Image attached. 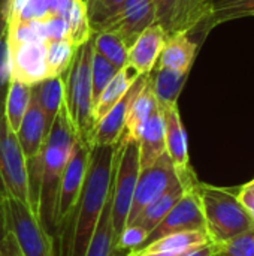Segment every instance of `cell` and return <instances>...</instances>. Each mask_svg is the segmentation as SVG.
<instances>
[{
  "label": "cell",
  "mask_w": 254,
  "mask_h": 256,
  "mask_svg": "<svg viewBox=\"0 0 254 256\" xmlns=\"http://www.w3.org/2000/svg\"><path fill=\"white\" fill-rule=\"evenodd\" d=\"M115 171V146H93L79 200L57 230L60 256H85L102 214Z\"/></svg>",
  "instance_id": "1"
},
{
  "label": "cell",
  "mask_w": 254,
  "mask_h": 256,
  "mask_svg": "<svg viewBox=\"0 0 254 256\" xmlns=\"http://www.w3.org/2000/svg\"><path fill=\"white\" fill-rule=\"evenodd\" d=\"M76 140L78 136L75 129L64 106H61L49 126L46 140L39 154L40 184L37 216L49 236L55 231V212L61 176Z\"/></svg>",
  "instance_id": "2"
},
{
  "label": "cell",
  "mask_w": 254,
  "mask_h": 256,
  "mask_svg": "<svg viewBox=\"0 0 254 256\" xmlns=\"http://www.w3.org/2000/svg\"><path fill=\"white\" fill-rule=\"evenodd\" d=\"M93 36L75 50L72 63L64 74V100L63 106L75 129L78 140L91 147V138L96 128L94 100L91 86V57Z\"/></svg>",
  "instance_id": "3"
},
{
  "label": "cell",
  "mask_w": 254,
  "mask_h": 256,
  "mask_svg": "<svg viewBox=\"0 0 254 256\" xmlns=\"http://www.w3.org/2000/svg\"><path fill=\"white\" fill-rule=\"evenodd\" d=\"M205 231L213 244L228 242L254 228V220L234 189L198 183Z\"/></svg>",
  "instance_id": "4"
},
{
  "label": "cell",
  "mask_w": 254,
  "mask_h": 256,
  "mask_svg": "<svg viewBox=\"0 0 254 256\" xmlns=\"http://www.w3.org/2000/svg\"><path fill=\"white\" fill-rule=\"evenodd\" d=\"M139 172V142L136 140L121 136L115 144V171L112 180L114 244L127 225Z\"/></svg>",
  "instance_id": "5"
},
{
  "label": "cell",
  "mask_w": 254,
  "mask_h": 256,
  "mask_svg": "<svg viewBox=\"0 0 254 256\" xmlns=\"http://www.w3.org/2000/svg\"><path fill=\"white\" fill-rule=\"evenodd\" d=\"M3 207L6 230L13 236L22 256H54L51 236L27 202L4 198Z\"/></svg>",
  "instance_id": "6"
},
{
  "label": "cell",
  "mask_w": 254,
  "mask_h": 256,
  "mask_svg": "<svg viewBox=\"0 0 254 256\" xmlns=\"http://www.w3.org/2000/svg\"><path fill=\"white\" fill-rule=\"evenodd\" d=\"M0 196L16 198L28 204L27 166L15 132L0 111Z\"/></svg>",
  "instance_id": "7"
},
{
  "label": "cell",
  "mask_w": 254,
  "mask_h": 256,
  "mask_svg": "<svg viewBox=\"0 0 254 256\" xmlns=\"http://www.w3.org/2000/svg\"><path fill=\"white\" fill-rule=\"evenodd\" d=\"M156 24L166 36L178 33H192L204 28L210 30L211 0H154Z\"/></svg>",
  "instance_id": "8"
},
{
  "label": "cell",
  "mask_w": 254,
  "mask_h": 256,
  "mask_svg": "<svg viewBox=\"0 0 254 256\" xmlns=\"http://www.w3.org/2000/svg\"><path fill=\"white\" fill-rule=\"evenodd\" d=\"M181 183L177 174V170L169 159L168 153L165 152L153 165L141 170L135 195H133V202L130 207L127 225L153 201H156L159 196H162L165 192H168L171 188L175 184ZM126 225V226H127Z\"/></svg>",
  "instance_id": "9"
},
{
  "label": "cell",
  "mask_w": 254,
  "mask_h": 256,
  "mask_svg": "<svg viewBox=\"0 0 254 256\" xmlns=\"http://www.w3.org/2000/svg\"><path fill=\"white\" fill-rule=\"evenodd\" d=\"M90 150L91 147L81 140H76L72 153L69 156V160L66 164V168L61 176L60 189H58V198H57V212H55V231L64 224V220L69 218L72 210L75 208L88 168V159H90Z\"/></svg>",
  "instance_id": "10"
},
{
  "label": "cell",
  "mask_w": 254,
  "mask_h": 256,
  "mask_svg": "<svg viewBox=\"0 0 254 256\" xmlns=\"http://www.w3.org/2000/svg\"><path fill=\"white\" fill-rule=\"evenodd\" d=\"M165 118V144L166 153L172 160L178 178L186 188V190L198 186L199 180L195 174V170L190 165L189 156V141L181 116L178 111V104L169 106H160Z\"/></svg>",
  "instance_id": "11"
},
{
  "label": "cell",
  "mask_w": 254,
  "mask_h": 256,
  "mask_svg": "<svg viewBox=\"0 0 254 256\" xmlns=\"http://www.w3.org/2000/svg\"><path fill=\"white\" fill-rule=\"evenodd\" d=\"M184 231H205V219L198 194V186L183 194V196L175 202V206L162 219V222L148 234L142 248L165 236Z\"/></svg>",
  "instance_id": "12"
},
{
  "label": "cell",
  "mask_w": 254,
  "mask_h": 256,
  "mask_svg": "<svg viewBox=\"0 0 254 256\" xmlns=\"http://www.w3.org/2000/svg\"><path fill=\"white\" fill-rule=\"evenodd\" d=\"M10 80L28 87L48 78L45 42H27L9 45Z\"/></svg>",
  "instance_id": "13"
},
{
  "label": "cell",
  "mask_w": 254,
  "mask_h": 256,
  "mask_svg": "<svg viewBox=\"0 0 254 256\" xmlns=\"http://www.w3.org/2000/svg\"><path fill=\"white\" fill-rule=\"evenodd\" d=\"M156 22L154 0H124L120 12L102 30L114 32L130 48L136 38Z\"/></svg>",
  "instance_id": "14"
},
{
  "label": "cell",
  "mask_w": 254,
  "mask_h": 256,
  "mask_svg": "<svg viewBox=\"0 0 254 256\" xmlns=\"http://www.w3.org/2000/svg\"><path fill=\"white\" fill-rule=\"evenodd\" d=\"M148 78H150V74L139 75L138 80L127 90V93L97 122L94 132H93V138H91V147L93 146H115L120 141L124 132L129 108L133 99L136 98V94L147 84Z\"/></svg>",
  "instance_id": "15"
},
{
  "label": "cell",
  "mask_w": 254,
  "mask_h": 256,
  "mask_svg": "<svg viewBox=\"0 0 254 256\" xmlns=\"http://www.w3.org/2000/svg\"><path fill=\"white\" fill-rule=\"evenodd\" d=\"M48 130H49L48 120L42 108L39 106L36 98L31 94L30 105L21 120L18 130L15 132L21 152L25 158V162L39 156L43 142L46 140Z\"/></svg>",
  "instance_id": "16"
},
{
  "label": "cell",
  "mask_w": 254,
  "mask_h": 256,
  "mask_svg": "<svg viewBox=\"0 0 254 256\" xmlns=\"http://www.w3.org/2000/svg\"><path fill=\"white\" fill-rule=\"evenodd\" d=\"M166 33L159 24H151L147 27L129 48L127 64L138 70L139 75L150 74L165 48L166 44Z\"/></svg>",
  "instance_id": "17"
},
{
  "label": "cell",
  "mask_w": 254,
  "mask_h": 256,
  "mask_svg": "<svg viewBox=\"0 0 254 256\" xmlns=\"http://www.w3.org/2000/svg\"><path fill=\"white\" fill-rule=\"evenodd\" d=\"M139 142V165L141 170L153 165L165 152V118L160 106L150 116L142 126L138 138Z\"/></svg>",
  "instance_id": "18"
},
{
  "label": "cell",
  "mask_w": 254,
  "mask_h": 256,
  "mask_svg": "<svg viewBox=\"0 0 254 256\" xmlns=\"http://www.w3.org/2000/svg\"><path fill=\"white\" fill-rule=\"evenodd\" d=\"M198 42L190 38V33H178L166 39L165 48L156 66L169 68L178 72H190L196 57Z\"/></svg>",
  "instance_id": "19"
},
{
  "label": "cell",
  "mask_w": 254,
  "mask_h": 256,
  "mask_svg": "<svg viewBox=\"0 0 254 256\" xmlns=\"http://www.w3.org/2000/svg\"><path fill=\"white\" fill-rule=\"evenodd\" d=\"M157 108H159V102L156 99V94H154V90H153V86H151V80L148 78L147 84L136 94V98L133 99V102H132V105L129 108L124 132H123L121 136L132 138V140L138 141L139 134L142 130V126L145 124V122L150 118V116Z\"/></svg>",
  "instance_id": "20"
},
{
  "label": "cell",
  "mask_w": 254,
  "mask_h": 256,
  "mask_svg": "<svg viewBox=\"0 0 254 256\" xmlns=\"http://www.w3.org/2000/svg\"><path fill=\"white\" fill-rule=\"evenodd\" d=\"M187 76V72H178L162 66H156L150 72L151 86L159 106H169L178 104V96L186 84Z\"/></svg>",
  "instance_id": "21"
},
{
  "label": "cell",
  "mask_w": 254,
  "mask_h": 256,
  "mask_svg": "<svg viewBox=\"0 0 254 256\" xmlns=\"http://www.w3.org/2000/svg\"><path fill=\"white\" fill-rule=\"evenodd\" d=\"M138 76H139L138 70L129 64H126L115 74V76L109 81V84L105 87V90L102 92V94L99 96V99L94 104L93 116H94L96 124L127 93V90L132 87V84L138 80Z\"/></svg>",
  "instance_id": "22"
},
{
  "label": "cell",
  "mask_w": 254,
  "mask_h": 256,
  "mask_svg": "<svg viewBox=\"0 0 254 256\" xmlns=\"http://www.w3.org/2000/svg\"><path fill=\"white\" fill-rule=\"evenodd\" d=\"M211 243L207 231H184V232H175L165 236L145 248L139 249L141 252H162V254H172V255L181 256L196 248L205 246ZM136 252V250H135Z\"/></svg>",
  "instance_id": "23"
},
{
  "label": "cell",
  "mask_w": 254,
  "mask_h": 256,
  "mask_svg": "<svg viewBox=\"0 0 254 256\" xmlns=\"http://www.w3.org/2000/svg\"><path fill=\"white\" fill-rule=\"evenodd\" d=\"M184 192H186V188L183 186V183L175 184L162 196H159L156 201L148 204L129 225H136L150 234L162 222V219L169 213V210L175 206V202L183 196Z\"/></svg>",
  "instance_id": "24"
},
{
  "label": "cell",
  "mask_w": 254,
  "mask_h": 256,
  "mask_svg": "<svg viewBox=\"0 0 254 256\" xmlns=\"http://www.w3.org/2000/svg\"><path fill=\"white\" fill-rule=\"evenodd\" d=\"M31 94L36 98L39 106L42 108L48 124L51 126L54 117L63 106L64 100V75L48 76L43 81L31 87Z\"/></svg>",
  "instance_id": "25"
},
{
  "label": "cell",
  "mask_w": 254,
  "mask_h": 256,
  "mask_svg": "<svg viewBox=\"0 0 254 256\" xmlns=\"http://www.w3.org/2000/svg\"><path fill=\"white\" fill-rule=\"evenodd\" d=\"M114 226H112V186L105 201L102 214L88 243L85 256H112Z\"/></svg>",
  "instance_id": "26"
},
{
  "label": "cell",
  "mask_w": 254,
  "mask_h": 256,
  "mask_svg": "<svg viewBox=\"0 0 254 256\" xmlns=\"http://www.w3.org/2000/svg\"><path fill=\"white\" fill-rule=\"evenodd\" d=\"M30 99H31V87L10 80L7 92H6V98H4L3 112H4L7 126L10 128L12 132L18 130L21 120L30 105Z\"/></svg>",
  "instance_id": "27"
},
{
  "label": "cell",
  "mask_w": 254,
  "mask_h": 256,
  "mask_svg": "<svg viewBox=\"0 0 254 256\" xmlns=\"http://www.w3.org/2000/svg\"><path fill=\"white\" fill-rule=\"evenodd\" d=\"M94 50L102 54L111 64L121 69L127 64L129 48L127 45L111 30H99L93 33Z\"/></svg>",
  "instance_id": "28"
},
{
  "label": "cell",
  "mask_w": 254,
  "mask_h": 256,
  "mask_svg": "<svg viewBox=\"0 0 254 256\" xmlns=\"http://www.w3.org/2000/svg\"><path fill=\"white\" fill-rule=\"evenodd\" d=\"M64 18L69 26L67 39L76 50L78 46L84 45L93 36V30H91L90 21H88L85 4L81 0H72L70 6L67 8V10L64 14Z\"/></svg>",
  "instance_id": "29"
},
{
  "label": "cell",
  "mask_w": 254,
  "mask_h": 256,
  "mask_svg": "<svg viewBox=\"0 0 254 256\" xmlns=\"http://www.w3.org/2000/svg\"><path fill=\"white\" fill-rule=\"evenodd\" d=\"M246 16H254V0H211L210 28Z\"/></svg>",
  "instance_id": "30"
},
{
  "label": "cell",
  "mask_w": 254,
  "mask_h": 256,
  "mask_svg": "<svg viewBox=\"0 0 254 256\" xmlns=\"http://www.w3.org/2000/svg\"><path fill=\"white\" fill-rule=\"evenodd\" d=\"M46 68H48V76H60L64 75L69 69L75 48L70 44L67 38L64 39H55V40H46Z\"/></svg>",
  "instance_id": "31"
},
{
  "label": "cell",
  "mask_w": 254,
  "mask_h": 256,
  "mask_svg": "<svg viewBox=\"0 0 254 256\" xmlns=\"http://www.w3.org/2000/svg\"><path fill=\"white\" fill-rule=\"evenodd\" d=\"M124 0H88L87 15L93 33L102 30L111 20L117 16Z\"/></svg>",
  "instance_id": "32"
},
{
  "label": "cell",
  "mask_w": 254,
  "mask_h": 256,
  "mask_svg": "<svg viewBox=\"0 0 254 256\" xmlns=\"http://www.w3.org/2000/svg\"><path fill=\"white\" fill-rule=\"evenodd\" d=\"M120 69H117L114 64H111L102 54H99L96 50H93L91 57V86H93V100L99 99L105 87L109 84V81L115 76V74Z\"/></svg>",
  "instance_id": "33"
},
{
  "label": "cell",
  "mask_w": 254,
  "mask_h": 256,
  "mask_svg": "<svg viewBox=\"0 0 254 256\" xmlns=\"http://www.w3.org/2000/svg\"><path fill=\"white\" fill-rule=\"evenodd\" d=\"M214 256H254V228L228 242L214 244Z\"/></svg>",
  "instance_id": "34"
},
{
  "label": "cell",
  "mask_w": 254,
  "mask_h": 256,
  "mask_svg": "<svg viewBox=\"0 0 254 256\" xmlns=\"http://www.w3.org/2000/svg\"><path fill=\"white\" fill-rule=\"evenodd\" d=\"M148 232L136 225H127L123 232L120 234L117 243L114 244L112 256H121L123 254H130L135 250H139L142 244L147 240Z\"/></svg>",
  "instance_id": "35"
},
{
  "label": "cell",
  "mask_w": 254,
  "mask_h": 256,
  "mask_svg": "<svg viewBox=\"0 0 254 256\" xmlns=\"http://www.w3.org/2000/svg\"><path fill=\"white\" fill-rule=\"evenodd\" d=\"M10 82L9 45H7V22L0 16V111H3L6 92Z\"/></svg>",
  "instance_id": "36"
},
{
  "label": "cell",
  "mask_w": 254,
  "mask_h": 256,
  "mask_svg": "<svg viewBox=\"0 0 254 256\" xmlns=\"http://www.w3.org/2000/svg\"><path fill=\"white\" fill-rule=\"evenodd\" d=\"M42 28H43V38L46 40H55V39H64L69 33L67 21L63 15H49L42 20Z\"/></svg>",
  "instance_id": "37"
},
{
  "label": "cell",
  "mask_w": 254,
  "mask_h": 256,
  "mask_svg": "<svg viewBox=\"0 0 254 256\" xmlns=\"http://www.w3.org/2000/svg\"><path fill=\"white\" fill-rule=\"evenodd\" d=\"M0 256H22L13 236L7 231L4 238L0 242Z\"/></svg>",
  "instance_id": "38"
},
{
  "label": "cell",
  "mask_w": 254,
  "mask_h": 256,
  "mask_svg": "<svg viewBox=\"0 0 254 256\" xmlns=\"http://www.w3.org/2000/svg\"><path fill=\"white\" fill-rule=\"evenodd\" d=\"M238 196H240L241 202L249 210V213L252 214V218H253L254 220V184H252V183L244 184L238 190Z\"/></svg>",
  "instance_id": "39"
},
{
  "label": "cell",
  "mask_w": 254,
  "mask_h": 256,
  "mask_svg": "<svg viewBox=\"0 0 254 256\" xmlns=\"http://www.w3.org/2000/svg\"><path fill=\"white\" fill-rule=\"evenodd\" d=\"M181 256H214V244L213 243H208L205 246H201V248H196L187 254Z\"/></svg>",
  "instance_id": "40"
},
{
  "label": "cell",
  "mask_w": 254,
  "mask_h": 256,
  "mask_svg": "<svg viewBox=\"0 0 254 256\" xmlns=\"http://www.w3.org/2000/svg\"><path fill=\"white\" fill-rule=\"evenodd\" d=\"M6 234H7V230H6V216H4L3 198L0 196V242L4 238Z\"/></svg>",
  "instance_id": "41"
},
{
  "label": "cell",
  "mask_w": 254,
  "mask_h": 256,
  "mask_svg": "<svg viewBox=\"0 0 254 256\" xmlns=\"http://www.w3.org/2000/svg\"><path fill=\"white\" fill-rule=\"evenodd\" d=\"M124 256H177L172 255V254H162V252H141V250H136V252H130Z\"/></svg>",
  "instance_id": "42"
},
{
  "label": "cell",
  "mask_w": 254,
  "mask_h": 256,
  "mask_svg": "<svg viewBox=\"0 0 254 256\" xmlns=\"http://www.w3.org/2000/svg\"><path fill=\"white\" fill-rule=\"evenodd\" d=\"M6 3L7 0H0V16L4 18V9H6Z\"/></svg>",
  "instance_id": "43"
},
{
  "label": "cell",
  "mask_w": 254,
  "mask_h": 256,
  "mask_svg": "<svg viewBox=\"0 0 254 256\" xmlns=\"http://www.w3.org/2000/svg\"><path fill=\"white\" fill-rule=\"evenodd\" d=\"M81 2H82L84 4H87V2H88V0H81Z\"/></svg>",
  "instance_id": "44"
}]
</instances>
